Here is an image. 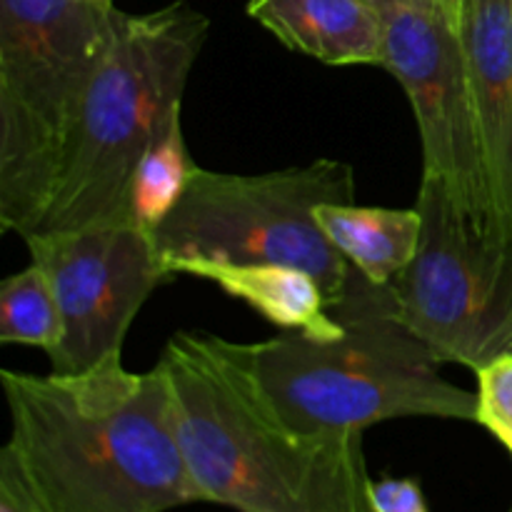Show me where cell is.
Instances as JSON below:
<instances>
[{"mask_svg": "<svg viewBox=\"0 0 512 512\" xmlns=\"http://www.w3.org/2000/svg\"><path fill=\"white\" fill-rule=\"evenodd\" d=\"M193 278L218 285L285 333L330 338L340 330L323 283L308 270L293 265H208Z\"/></svg>", "mask_w": 512, "mask_h": 512, "instance_id": "7c38bea8", "label": "cell"}, {"mask_svg": "<svg viewBox=\"0 0 512 512\" xmlns=\"http://www.w3.org/2000/svg\"><path fill=\"white\" fill-rule=\"evenodd\" d=\"M413 263L385 285L390 310L443 365L473 373L512 355V258L448 193L420 178Z\"/></svg>", "mask_w": 512, "mask_h": 512, "instance_id": "52a82bcc", "label": "cell"}, {"mask_svg": "<svg viewBox=\"0 0 512 512\" xmlns=\"http://www.w3.org/2000/svg\"><path fill=\"white\" fill-rule=\"evenodd\" d=\"M330 338L283 333L253 343L275 408L310 433H365L400 418L475 423V393L450 383L438 358L393 318L385 285L358 275L333 305Z\"/></svg>", "mask_w": 512, "mask_h": 512, "instance_id": "3957f363", "label": "cell"}, {"mask_svg": "<svg viewBox=\"0 0 512 512\" xmlns=\"http://www.w3.org/2000/svg\"><path fill=\"white\" fill-rule=\"evenodd\" d=\"M365 3L373 5V8H378V10H383V8H388V5L393 3V0H365Z\"/></svg>", "mask_w": 512, "mask_h": 512, "instance_id": "d6986e66", "label": "cell"}, {"mask_svg": "<svg viewBox=\"0 0 512 512\" xmlns=\"http://www.w3.org/2000/svg\"><path fill=\"white\" fill-rule=\"evenodd\" d=\"M380 13L385 30L380 68L398 80L410 100L423 148V180L438 183L460 213L500 245L455 13L438 0H393Z\"/></svg>", "mask_w": 512, "mask_h": 512, "instance_id": "ba28073f", "label": "cell"}, {"mask_svg": "<svg viewBox=\"0 0 512 512\" xmlns=\"http://www.w3.org/2000/svg\"><path fill=\"white\" fill-rule=\"evenodd\" d=\"M63 338V318L45 270L30 260L28 268L0 283V343L33 345L53 353Z\"/></svg>", "mask_w": 512, "mask_h": 512, "instance_id": "9a60e30c", "label": "cell"}, {"mask_svg": "<svg viewBox=\"0 0 512 512\" xmlns=\"http://www.w3.org/2000/svg\"><path fill=\"white\" fill-rule=\"evenodd\" d=\"M113 0H0V225L38 228L65 145L115 40Z\"/></svg>", "mask_w": 512, "mask_h": 512, "instance_id": "5b68a950", "label": "cell"}, {"mask_svg": "<svg viewBox=\"0 0 512 512\" xmlns=\"http://www.w3.org/2000/svg\"><path fill=\"white\" fill-rule=\"evenodd\" d=\"M373 512H430L423 485L415 478H380L370 483Z\"/></svg>", "mask_w": 512, "mask_h": 512, "instance_id": "e0dca14e", "label": "cell"}, {"mask_svg": "<svg viewBox=\"0 0 512 512\" xmlns=\"http://www.w3.org/2000/svg\"><path fill=\"white\" fill-rule=\"evenodd\" d=\"M438 3L448 5V8H450V10H453V13H455V5H458V0H438Z\"/></svg>", "mask_w": 512, "mask_h": 512, "instance_id": "ffe728a7", "label": "cell"}, {"mask_svg": "<svg viewBox=\"0 0 512 512\" xmlns=\"http://www.w3.org/2000/svg\"><path fill=\"white\" fill-rule=\"evenodd\" d=\"M198 503L238 512H373L363 433H310L275 408L253 345L175 333L158 360Z\"/></svg>", "mask_w": 512, "mask_h": 512, "instance_id": "7a4b0ae2", "label": "cell"}, {"mask_svg": "<svg viewBox=\"0 0 512 512\" xmlns=\"http://www.w3.org/2000/svg\"><path fill=\"white\" fill-rule=\"evenodd\" d=\"M15 465L40 512H168L198 503L163 365L123 355L80 373L3 370Z\"/></svg>", "mask_w": 512, "mask_h": 512, "instance_id": "6da1fadb", "label": "cell"}, {"mask_svg": "<svg viewBox=\"0 0 512 512\" xmlns=\"http://www.w3.org/2000/svg\"><path fill=\"white\" fill-rule=\"evenodd\" d=\"M0 512H40L15 465L0 453Z\"/></svg>", "mask_w": 512, "mask_h": 512, "instance_id": "ac0fdd59", "label": "cell"}, {"mask_svg": "<svg viewBox=\"0 0 512 512\" xmlns=\"http://www.w3.org/2000/svg\"><path fill=\"white\" fill-rule=\"evenodd\" d=\"M208 28V18L188 3L120 15L65 145L48 208L30 235L128 225L130 185L150 145L183 110Z\"/></svg>", "mask_w": 512, "mask_h": 512, "instance_id": "277c9868", "label": "cell"}, {"mask_svg": "<svg viewBox=\"0 0 512 512\" xmlns=\"http://www.w3.org/2000/svg\"><path fill=\"white\" fill-rule=\"evenodd\" d=\"M475 378V423L512 455V355L488 363Z\"/></svg>", "mask_w": 512, "mask_h": 512, "instance_id": "2e32d148", "label": "cell"}, {"mask_svg": "<svg viewBox=\"0 0 512 512\" xmlns=\"http://www.w3.org/2000/svg\"><path fill=\"white\" fill-rule=\"evenodd\" d=\"M315 215L330 243L375 285L393 283L420 248L423 215L418 208L325 203Z\"/></svg>", "mask_w": 512, "mask_h": 512, "instance_id": "4fadbf2b", "label": "cell"}, {"mask_svg": "<svg viewBox=\"0 0 512 512\" xmlns=\"http://www.w3.org/2000/svg\"><path fill=\"white\" fill-rule=\"evenodd\" d=\"M248 15L285 48L325 65L383 63V13L365 0H250Z\"/></svg>", "mask_w": 512, "mask_h": 512, "instance_id": "8fae6325", "label": "cell"}, {"mask_svg": "<svg viewBox=\"0 0 512 512\" xmlns=\"http://www.w3.org/2000/svg\"><path fill=\"white\" fill-rule=\"evenodd\" d=\"M455 23L483 138L495 228L512 258V0H458Z\"/></svg>", "mask_w": 512, "mask_h": 512, "instance_id": "30bf717a", "label": "cell"}, {"mask_svg": "<svg viewBox=\"0 0 512 512\" xmlns=\"http://www.w3.org/2000/svg\"><path fill=\"white\" fill-rule=\"evenodd\" d=\"M325 203H355V173L343 160L260 175L198 168L150 238L173 278L208 265H293L315 275L338 305L363 273L320 228L315 213Z\"/></svg>", "mask_w": 512, "mask_h": 512, "instance_id": "8992f818", "label": "cell"}, {"mask_svg": "<svg viewBox=\"0 0 512 512\" xmlns=\"http://www.w3.org/2000/svg\"><path fill=\"white\" fill-rule=\"evenodd\" d=\"M508 512H512V505H510V510H508Z\"/></svg>", "mask_w": 512, "mask_h": 512, "instance_id": "44dd1931", "label": "cell"}, {"mask_svg": "<svg viewBox=\"0 0 512 512\" xmlns=\"http://www.w3.org/2000/svg\"><path fill=\"white\" fill-rule=\"evenodd\" d=\"M25 245L50 278L63 318V338L48 355L55 373H80L123 355L135 315L173 280L148 230L135 225L38 233Z\"/></svg>", "mask_w": 512, "mask_h": 512, "instance_id": "9c48e42d", "label": "cell"}, {"mask_svg": "<svg viewBox=\"0 0 512 512\" xmlns=\"http://www.w3.org/2000/svg\"><path fill=\"white\" fill-rule=\"evenodd\" d=\"M200 165L190 158L183 133V110L170 118L145 153L128 195V225L153 230L178 203Z\"/></svg>", "mask_w": 512, "mask_h": 512, "instance_id": "5bb4252c", "label": "cell"}]
</instances>
